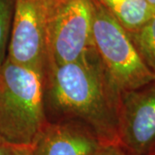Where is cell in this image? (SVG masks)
Listing matches in <instances>:
<instances>
[{"label": "cell", "mask_w": 155, "mask_h": 155, "mask_svg": "<svg viewBox=\"0 0 155 155\" xmlns=\"http://www.w3.org/2000/svg\"><path fill=\"white\" fill-rule=\"evenodd\" d=\"M119 96L95 48L79 61L51 65L45 75L48 122H83L94 131L103 145H117Z\"/></svg>", "instance_id": "obj_1"}, {"label": "cell", "mask_w": 155, "mask_h": 155, "mask_svg": "<svg viewBox=\"0 0 155 155\" xmlns=\"http://www.w3.org/2000/svg\"><path fill=\"white\" fill-rule=\"evenodd\" d=\"M45 76L6 58L0 67V140L14 147H32L48 124Z\"/></svg>", "instance_id": "obj_2"}, {"label": "cell", "mask_w": 155, "mask_h": 155, "mask_svg": "<svg viewBox=\"0 0 155 155\" xmlns=\"http://www.w3.org/2000/svg\"><path fill=\"white\" fill-rule=\"evenodd\" d=\"M91 1L94 48L113 85L121 93L155 80L126 29L98 0Z\"/></svg>", "instance_id": "obj_3"}, {"label": "cell", "mask_w": 155, "mask_h": 155, "mask_svg": "<svg viewBox=\"0 0 155 155\" xmlns=\"http://www.w3.org/2000/svg\"><path fill=\"white\" fill-rule=\"evenodd\" d=\"M54 0H16L7 59L46 75L50 67L48 25Z\"/></svg>", "instance_id": "obj_4"}, {"label": "cell", "mask_w": 155, "mask_h": 155, "mask_svg": "<svg viewBox=\"0 0 155 155\" xmlns=\"http://www.w3.org/2000/svg\"><path fill=\"white\" fill-rule=\"evenodd\" d=\"M93 48L92 1L54 0L48 25L50 66L79 61Z\"/></svg>", "instance_id": "obj_5"}, {"label": "cell", "mask_w": 155, "mask_h": 155, "mask_svg": "<svg viewBox=\"0 0 155 155\" xmlns=\"http://www.w3.org/2000/svg\"><path fill=\"white\" fill-rule=\"evenodd\" d=\"M117 145L129 155H150L154 147L155 80L120 93Z\"/></svg>", "instance_id": "obj_6"}, {"label": "cell", "mask_w": 155, "mask_h": 155, "mask_svg": "<svg viewBox=\"0 0 155 155\" xmlns=\"http://www.w3.org/2000/svg\"><path fill=\"white\" fill-rule=\"evenodd\" d=\"M94 131L78 121L48 122L31 147L33 155H95L102 146Z\"/></svg>", "instance_id": "obj_7"}, {"label": "cell", "mask_w": 155, "mask_h": 155, "mask_svg": "<svg viewBox=\"0 0 155 155\" xmlns=\"http://www.w3.org/2000/svg\"><path fill=\"white\" fill-rule=\"evenodd\" d=\"M98 1L127 33L137 31L155 15V9L147 0Z\"/></svg>", "instance_id": "obj_8"}, {"label": "cell", "mask_w": 155, "mask_h": 155, "mask_svg": "<svg viewBox=\"0 0 155 155\" xmlns=\"http://www.w3.org/2000/svg\"><path fill=\"white\" fill-rule=\"evenodd\" d=\"M128 34L146 67L155 75V15L137 31Z\"/></svg>", "instance_id": "obj_9"}, {"label": "cell", "mask_w": 155, "mask_h": 155, "mask_svg": "<svg viewBox=\"0 0 155 155\" xmlns=\"http://www.w3.org/2000/svg\"><path fill=\"white\" fill-rule=\"evenodd\" d=\"M16 0H0V67L7 58Z\"/></svg>", "instance_id": "obj_10"}, {"label": "cell", "mask_w": 155, "mask_h": 155, "mask_svg": "<svg viewBox=\"0 0 155 155\" xmlns=\"http://www.w3.org/2000/svg\"><path fill=\"white\" fill-rule=\"evenodd\" d=\"M95 155H129L116 144L102 145Z\"/></svg>", "instance_id": "obj_11"}, {"label": "cell", "mask_w": 155, "mask_h": 155, "mask_svg": "<svg viewBox=\"0 0 155 155\" xmlns=\"http://www.w3.org/2000/svg\"><path fill=\"white\" fill-rule=\"evenodd\" d=\"M14 147L6 144L0 140V155H12Z\"/></svg>", "instance_id": "obj_12"}, {"label": "cell", "mask_w": 155, "mask_h": 155, "mask_svg": "<svg viewBox=\"0 0 155 155\" xmlns=\"http://www.w3.org/2000/svg\"><path fill=\"white\" fill-rule=\"evenodd\" d=\"M12 155H33L30 147H14Z\"/></svg>", "instance_id": "obj_13"}, {"label": "cell", "mask_w": 155, "mask_h": 155, "mask_svg": "<svg viewBox=\"0 0 155 155\" xmlns=\"http://www.w3.org/2000/svg\"><path fill=\"white\" fill-rule=\"evenodd\" d=\"M147 2L152 7H153L155 9V0H147Z\"/></svg>", "instance_id": "obj_14"}, {"label": "cell", "mask_w": 155, "mask_h": 155, "mask_svg": "<svg viewBox=\"0 0 155 155\" xmlns=\"http://www.w3.org/2000/svg\"><path fill=\"white\" fill-rule=\"evenodd\" d=\"M150 155H155V146H154V147L153 148V150H152V152H151Z\"/></svg>", "instance_id": "obj_15"}]
</instances>
